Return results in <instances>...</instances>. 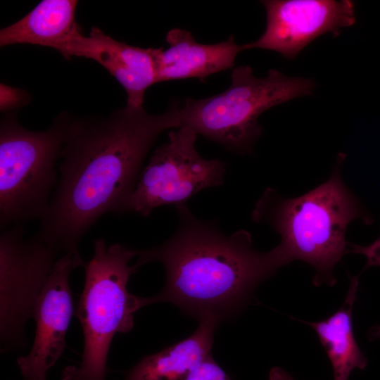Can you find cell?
Segmentation results:
<instances>
[{
  "mask_svg": "<svg viewBox=\"0 0 380 380\" xmlns=\"http://www.w3.org/2000/svg\"><path fill=\"white\" fill-rule=\"evenodd\" d=\"M197 135L186 126L169 133L141 172L123 213L148 216L159 206L186 204L199 191L223 184L226 163L201 157L195 147Z\"/></svg>",
  "mask_w": 380,
  "mask_h": 380,
  "instance_id": "cell-7",
  "label": "cell"
},
{
  "mask_svg": "<svg viewBox=\"0 0 380 380\" xmlns=\"http://www.w3.org/2000/svg\"><path fill=\"white\" fill-rule=\"evenodd\" d=\"M369 334L371 339L380 338V326H376L372 328Z\"/></svg>",
  "mask_w": 380,
  "mask_h": 380,
  "instance_id": "cell-20",
  "label": "cell"
},
{
  "mask_svg": "<svg viewBox=\"0 0 380 380\" xmlns=\"http://www.w3.org/2000/svg\"><path fill=\"white\" fill-rule=\"evenodd\" d=\"M270 380H294L293 377L283 369L274 367L270 372Z\"/></svg>",
  "mask_w": 380,
  "mask_h": 380,
  "instance_id": "cell-19",
  "label": "cell"
},
{
  "mask_svg": "<svg viewBox=\"0 0 380 380\" xmlns=\"http://www.w3.org/2000/svg\"><path fill=\"white\" fill-rule=\"evenodd\" d=\"M315 84L271 69L256 77L248 65L232 69L231 84L204 99L187 98L179 104V127L186 126L226 149L245 153L262 133L258 118L270 108L310 94Z\"/></svg>",
  "mask_w": 380,
  "mask_h": 380,
  "instance_id": "cell-5",
  "label": "cell"
},
{
  "mask_svg": "<svg viewBox=\"0 0 380 380\" xmlns=\"http://www.w3.org/2000/svg\"><path fill=\"white\" fill-rule=\"evenodd\" d=\"M160 48H141L118 41L98 27L65 44L59 53L65 58L83 57L102 65L122 85L127 106L143 108L146 91L158 83Z\"/></svg>",
  "mask_w": 380,
  "mask_h": 380,
  "instance_id": "cell-11",
  "label": "cell"
},
{
  "mask_svg": "<svg viewBox=\"0 0 380 380\" xmlns=\"http://www.w3.org/2000/svg\"><path fill=\"white\" fill-rule=\"evenodd\" d=\"M179 103L163 114L125 106L106 117L75 118L61 153L60 178L38 234L63 254L105 213H122L158 137L179 127Z\"/></svg>",
  "mask_w": 380,
  "mask_h": 380,
  "instance_id": "cell-1",
  "label": "cell"
},
{
  "mask_svg": "<svg viewBox=\"0 0 380 380\" xmlns=\"http://www.w3.org/2000/svg\"><path fill=\"white\" fill-rule=\"evenodd\" d=\"M30 101V96L25 90L1 83L0 110L1 113L15 111L27 104Z\"/></svg>",
  "mask_w": 380,
  "mask_h": 380,
  "instance_id": "cell-16",
  "label": "cell"
},
{
  "mask_svg": "<svg viewBox=\"0 0 380 380\" xmlns=\"http://www.w3.org/2000/svg\"><path fill=\"white\" fill-rule=\"evenodd\" d=\"M77 1L44 0L15 23L0 31V46L26 44L59 51L82 34L75 20Z\"/></svg>",
  "mask_w": 380,
  "mask_h": 380,
  "instance_id": "cell-13",
  "label": "cell"
},
{
  "mask_svg": "<svg viewBox=\"0 0 380 380\" xmlns=\"http://www.w3.org/2000/svg\"><path fill=\"white\" fill-rule=\"evenodd\" d=\"M267 25L255 42L243 49H262L294 59L307 45L319 36L338 34L341 28L356 21L355 3L341 0H265Z\"/></svg>",
  "mask_w": 380,
  "mask_h": 380,
  "instance_id": "cell-9",
  "label": "cell"
},
{
  "mask_svg": "<svg viewBox=\"0 0 380 380\" xmlns=\"http://www.w3.org/2000/svg\"><path fill=\"white\" fill-rule=\"evenodd\" d=\"M350 247L349 252L365 256L367 258L365 268L380 266V237L368 246L350 244Z\"/></svg>",
  "mask_w": 380,
  "mask_h": 380,
  "instance_id": "cell-18",
  "label": "cell"
},
{
  "mask_svg": "<svg viewBox=\"0 0 380 380\" xmlns=\"http://www.w3.org/2000/svg\"><path fill=\"white\" fill-rule=\"evenodd\" d=\"M75 117L62 112L43 131L23 127L15 111L0 122V226L41 220L58 179L61 158Z\"/></svg>",
  "mask_w": 380,
  "mask_h": 380,
  "instance_id": "cell-6",
  "label": "cell"
},
{
  "mask_svg": "<svg viewBox=\"0 0 380 380\" xmlns=\"http://www.w3.org/2000/svg\"><path fill=\"white\" fill-rule=\"evenodd\" d=\"M358 277H350L346 299L334 314L326 319L308 323L315 329L327 353L334 370V380H348L354 369H363L367 363L357 344L352 326Z\"/></svg>",
  "mask_w": 380,
  "mask_h": 380,
  "instance_id": "cell-15",
  "label": "cell"
},
{
  "mask_svg": "<svg viewBox=\"0 0 380 380\" xmlns=\"http://www.w3.org/2000/svg\"><path fill=\"white\" fill-rule=\"evenodd\" d=\"M85 264L79 251L64 253L56 261L33 310L36 332L32 348L17 360L25 380H46L48 371L62 355L73 314L69 276Z\"/></svg>",
  "mask_w": 380,
  "mask_h": 380,
  "instance_id": "cell-10",
  "label": "cell"
},
{
  "mask_svg": "<svg viewBox=\"0 0 380 380\" xmlns=\"http://www.w3.org/2000/svg\"><path fill=\"white\" fill-rule=\"evenodd\" d=\"M137 250L120 243L94 241L92 258L85 264V282L77 310L84 346L79 366H68L61 380H105L110 346L117 333L134 327V314L144 307L142 297L131 294L127 283L137 270L129 261Z\"/></svg>",
  "mask_w": 380,
  "mask_h": 380,
  "instance_id": "cell-4",
  "label": "cell"
},
{
  "mask_svg": "<svg viewBox=\"0 0 380 380\" xmlns=\"http://www.w3.org/2000/svg\"><path fill=\"white\" fill-rule=\"evenodd\" d=\"M219 324L202 320L192 335L141 359L125 380H184L211 354L214 333Z\"/></svg>",
  "mask_w": 380,
  "mask_h": 380,
  "instance_id": "cell-14",
  "label": "cell"
},
{
  "mask_svg": "<svg viewBox=\"0 0 380 380\" xmlns=\"http://www.w3.org/2000/svg\"><path fill=\"white\" fill-rule=\"evenodd\" d=\"M184 380H231L215 362L212 353L194 368Z\"/></svg>",
  "mask_w": 380,
  "mask_h": 380,
  "instance_id": "cell-17",
  "label": "cell"
},
{
  "mask_svg": "<svg viewBox=\"0 0 380 380\" xmlns=\"http://www.w3.org/2000/svg\"><path fill=\"white\" fill-rule=\"evenodd\" d=\"M252 218L267 223L279 234L280 243L271 250L279 267L296 260L311 265L317 286L335 284L333 271L346 252L350 222L355 219L371 222L343 183L339 166L327 182L294 198H281L267 189Z\"/></svg>",
  "mask_w": 380,
  "mask_h": 380,
  "instance_id": "cell-3",
  "label": "cell"
},
{
  "mask_svg": "<svg viewBox=\"0 0 380 380\" xmlns=\"http://www.w3.org/2000/svg\"><path fill=\"white\" fill-rule=\"evenodd\" d=\"M167 49L160 47L158 54V82L198 78L233 68L243 46L233 36L220 43L201 44L190 32L173 28L166 34Z\"/></svg>",
  "mask_w": 380,
  "mask_h": 380,
  "instance_id": "cell-12",
  "label": "cell"
},
{
  "mask_svg": "<svg viewBox=\"0 0 380 380\" xmlns=\"http://www.w3.org/2000/svg\"><path fill=\"white\" fill-rule=\"evenodd\" d=\"M18 224L0 236V325L1 350L27 343L25 326L60 251L38 234L23 239Z\"/></svg>",
  "mask_w": 380,
  "mask_h": 380,
  "instance_id": "cell-8",
  "label": "cell"
},
{
  "mask_svg": "<svg viewBox=\"0 0 380 380\" xmlns=\"http://www.w3.org/2000/svg\"><path fill=\"white\" fill-rule=\"evenodd\" d=\"M175 233L160 245L137 250V268L160 262L166 273L162 291L144 298V306L170 303L186 314L220 324L233 318L256 287L279 268L271 251L253 246L251 234L228 236L214 221L195 217L186 204L176 207Z\"/></svg>",
  "mask_w": 380,
  "mask_h": 380,
  "instance_id": "cell-2",
  "label": "cell"
}]
</instances>
